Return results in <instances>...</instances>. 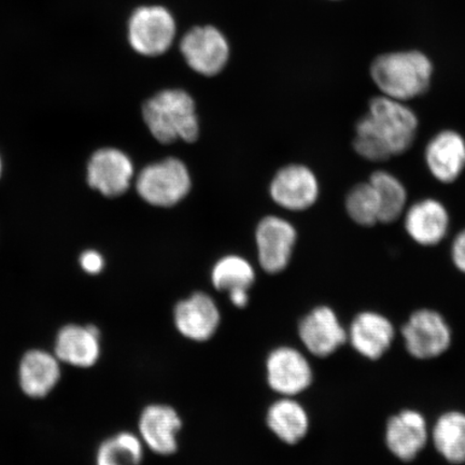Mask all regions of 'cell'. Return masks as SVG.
Segmentation results:
<instances>
[{"instance_id": "22", "label": "cell", "mask_w": 465, "mask_h": 465, "mask_svg": "<svg viewBox=\"0 0 465 465\" xmlns=\"http://www.w3.org/2000/svg\"><path fill=\"white\" fill-rule=\"evenodd\" d=\"M432 440L436 450L447 461L465 462V414L450 411L441 415L433 428Z\"/></svg>"}, {"instance_id": "21", "label": "cell", "mask_w": 465, "mask_h": 465, "mask_svg": "<svg viewBox=\"0 0 465 465\" xmlns=\"http://www.w3.org/2000/svg\"><path fill=\"white\" fill-rule=\"evenodd\" d=\"M266 424L277 439L288 445H295L310 431L311 420L299 401L282 397L267 410Z\"/></svg>"}, {"instance_id": "4", "label": "cell", "mask_w": 465, "mask_h": 465, "mask_svg": "<svg viewBox=\"0 0 465 465\" xmlns=\"http://www.w3.org/2000/svg\"><path fill=\"white\" fill-rule=\"evenodd\" d=\"M137 193L156 207H173L191 190V177L184 163L167 158L144 167L136 182Z\"/></svg>"}, {"instance_id": "6", "label": "cell", "mask_w": 465, "mask_h": 465, "mask_svg": "<svg viewBox=\"0 0 465 465\" xmlns=\"http://www.w3.org/2000/svg\"><path fill=\"white\" fill-rule=\"evenodd\" d=\"M176 34L173 15L159 5L138 8L129 23V40L139 54L156 56L170 49Z\"/></svg>"}, {"instance_id": "29", "label": "cell", "mask_w": 465, "mask_h": 465, "mask_svg": "<svg viewBox=\"0 0 465 465\" xmlns=\"http://www.w3.org/2000/svg\"><path fill=\"white\" fill-rule=\"evenodd\" d=\"M230 301L232 304L236 306L237 308H243L248 305L249 302V294L248 290L238 289L232 291L229 293Z\"/></svg>"}, {"instance_id": "11", "label": "cell", "mask_w": 465, "mask_h": 465, "mask_svg": "<svg viewBox=\"0 0 465 465\" xmlns=\"http://www.w3.org/2000/svg\"><path fill=\"white\" fill-rule=\"evenodd\" d=\"M182 429V417L170 405L145 406L139 417V438L156 455L172 456L178 450V434Z\"/></svg>"}, {"instance_id": "17", "label": "cell", "mask_w": 465, "mask_h": 465, "mask_svg": "<svg viewBox=\"0 0 465 465\" xmlns=\"http://www.w3.org/2000/svg\"><path fill=\"white\" fill-rule=\"evenodd\" d=\"M347 334L354 351L366 359L377 360L392 345L394 328L381 313L363 312L352 320Z\"/></svg>"}, {"instance_id": "26", "label": "cell", "mask_w": 465, "mask_h": 465, "mask_svg": "<svg viewBox=\"0 0 465 465\" xmlns=\"http://www.w3.org/2000/svg\"><path fill=\"white\" fill-rule=\"evenodd\" d=\"M346 209L354 223L362 226H373L381 223L380 201L371 183H359L346 199Z\"/></svg>"}, {"instance_id": "10", "label": "cell", "mask_w": 465, "mask_h": 465, "mask_svg": "<svg viewBox=\"0 0 465 465\" xmlns=\"http://www.w3.org/2000/svg\"><path fill=\"white\" fill-rule=\"evenodd\" d=\"M173 316L174 327L180 335L196 342L213 339L221 323L216 301L203 292H195L188 299L178 302Z\"/></svg>"}, {"instance_id": "15", "label": "cell", "mask_w": 465, "mask_h": 465, "mask_svg": "<svg viewBox=\"0 0 465 465\" xmlns=\"http://www.w3.org/2000/svg\"><path fill=\"white\" fill-rule=\"evenodd\" d=\"M101 333L95 325L68 324L56 335L54 354L60 362L86 369L101 357Z\"/></svg>"}, {"instance_id": "27", "label": "cell", "mask_w": 465, "mask_h": 465, "mask_svg": "<svg viewBox=\"0 0 465 465\" xmlns=\"http://www.w3.org/2000/svg\"><path fill=\"white\" fill-rule=\"evenodd\" d=\"M81 267L91 275H96L104 269V262L100 253L94 250H87L80 257Z\"/></svg>"}, {"instance_id": "14", "label": "cell", "mask_w": 465, "mask_h": 465, "mask_svg": "<svg viewBox=\"0 0 465 465\" xmlns=\"http://www.w3.org/2000/svg\"><path fill=\"white\" fill-rule=\"evenodd\" d=\"M271 196L279 206L301 212L310 208L319 196L318 180L310 168L289 165L276 173L271 183Z\"/></svg>"}, {"instance_id": "2", "label": "cell", "mask_w": 465, "mask_h": 465, "mask_svg": "<svg viewBox=\"0 0 465 465\" xmlns=\"http://www.w3.org/2000/svg\"><path fill=\"white\" fill-rule=\"evenodd\" d=\"M432 72L431 62L417 51L383 54L371 66V79L383 96L403 103L428 91Z\"/></svg>"}, {"instance_id": "18", "label": "cell", "mask_w": 465, "mask_h": 465, "mask_svg": "<svg viewBox=\"0 0 465 465\" xmlns=\"http://www.w3.org/2000/svg\"><path fill=\"white\" fill-rule=\"evenodd\" d=\"M429 439L427 421L420 412L405 410L389 420L386 443L389 450L402 461L420 455Z\"/></svg>"}, {"instance_id": "19", "label": "cell", "mask_w": 465, "mask_h": 465, "mask_svg": "<svg viewBox=\"0 0 465 465\" xmlns=\"http://www.w3.org/2000/svg\"><path fill=\"white\" fill-rule=\"evenodd\" d=\"M60 363L54 353L42 349H33L25 352L19 365L22 391L29 398H45L61 380Z\"/></svg>"}, {"instance_id": "23", "label": "cell", "mask_w": 465, "mask_h": 465, "mask_svg": "<svg viewBox=\"0 0 465 465\" xmlns=\"http://www.w3.org/2000/svg\"><path fill=\"white\" fill-rule=\"evenodd\" d=\"M370 183L373 185L381 207V223H392L402 213L407 202L404 184L386 171H377L371 174Z\"/></svg>"}, {"instance_id": "25", "label": "cell", "mask_w": 465, "mask_h": 465, "mask_svg": "<svg viewBox=\"0 0 465 465\" xmlns=\"http://www.w3.org/2000/svg\"><path fill=\"white\" fill-rule=\"evenodd\" d=\"M255 272L246 259L238 255H228L219 260L212 271V282L218 291H232L252 288Z\"/></svg>"}, {"instance_id": "12", "label": "cell", "mask_w": 465, "mask_h": 465, "mask_svg": "<svg viewBox=\"0 0 465 465\" xmlns=\"http://www.w3.org/2000/svg\"><path fill=\"white\" fill-rule=\"evenodd\" d=\"M255 240L262 269L270 274L286 270L296 242L292 224L275 216L266 217L258 225Z\"/></svg>"}, {"instance_id": "7", "label": "cell", "mask_w": 465, "mask_h": 465, "mask_svg": "<svg viewBox=\"0 0 465 465\" xmlns=\"http://www.w3.org/2000/svg\"><path fill=\"white\" fill-rule=\"evenodd\" d=\"M406 351L411 356L429 360L440 357L451 342L449 323L438 312L420 310L412 313L402 328Z\"/></svg>"}, {"instance_id": "20", "label": "cell", "mask_w": 465, "mask_h": 465, "mask_svg": "<svg viewBox=\"0 0 465 465\" xmlns=\"http://www.w3.org/2000/svg\"><path fill=\"white\" fill-rule=\"evenodd\" d=\"M450 228V214L438 200L417 202L406 213L405 230L411 240L424 247L438 245Z\"/></svg>"}, {"instance_id": "3", "label": "cell", "mask_w": 465, "mask_h": 465, "mask_svg": "<svg viewBox=\"0 0 465 465\" xmlns=\"http://www.w3.org/2000/svg\"><path fill=\"white\" fill-rule=\"evenodd\" d=\"M143 114L151 134L161 143H172L179 139L193 143L199 138L195 103L187 92L158 93L143 104Z\"/></svg>"}, {"instance_id": "1", "label": "cell", "mask_w": 465, "mask_h": 465, "mask_svg": "<svg viewBox=\"0 0 465 465\" xmlns=\"http://www.w3.org/2000/svg\"><path fill=\"white\" fill-rule=\"evenodd\" d=\"M418 125L416 114L403 102L383 95L375 97L368 114L356 125L353 148L365 160L387 161L411 147Z\"/></svg>"}, {"instance_id": "5", "label": "cell", "mask_w": 465, "mask_h": 465, "mask_svg": "<svg viewBox=\"0 0 465 465\" xmlns=\"http://www.w3.org/2000/svg\"><path fill=\"white\" fill-rule=\"evenodd\" d=\"M266 381L281 397L294 398L312 386L313 371L303 352L294 347L279 346L269 353Z\"/></svg>"}, {"instance_id": "13", "label": "cell", "mask_w": 465, "mask_h": 465, "mask_svg": "<svg viewBox=\"0 0 465 465\" xmlns=\"http://www.w3.org/2000/svg\"><path fill=\"white\" fill-rule=\"evenodd\" d=\"M133 174L129 156L114 148L98 150L87 166V182L91 188L108 197L124 194L130 188Z\"/></svg>"}, {"instance_id": "16", "label": "cell", "mask_w": 465, "mask_h": 465, "mask_svg": "<svg viewBox=\"0 0 465 465\" xmlns=\"http://www.w3.org/2000/svg\"><path fill=\"white\" fill-rule=\"evenodd\" d=\"M424 159L438 182L455 183L465 168L464 138L451 130L436 134L427 144Z\"/></svg>"}, {"instance_id": "9", "label": "cell", "mask_w": 465, "mask_h": 465, "mask_svg": "<svg viewBox=\"0 0 465 465\" xmlns=\"http://www.w3.org/2000/svg\"><path fill=\"white\" fill-rule=\"evenodd\" d=\"M298 332L306 351L318 358L331 356L348 341L347 330L328 306L313 308L302 318Z\"/></svg>"}, {"instance_id": "30", "label": "cell", "mask_w": 465, "mask_h": 465, "mask_svg": "<svg viewBox=\"0 0 465 465\" xmlns=\"http://www.w3.org/2000/svg\"><path fill=\"white\" fill-rule=\"evenodd\" d=\"M0 173H2V161H0Z\"/></svg>"}, {"instance_id": "8", "label": "cell", "mask_w": 465, "mask_h": 465, "mask_svg": "<svg viewBox=\"0 0 465 465\" xmlns=\"http://www.w3.org/2000/svg\"><path fill=\"white\" fill-rule=\"evenodd\" d=\"M180 49L188 65L203 75H214L223 71L230 55L228 42L213 26L191 29L183 38Z\"/></svg>"}, {"instance_id": "28", "label": "cell", "mask_w": 465, "mask_h": 465, "mask_svg": "<svg viewBox=\"0 0 465 465\" xmlns=\"http://www.w3.org/2000/svg\"><path fill=\"white\" fill-rule=\"evenodd\" d=\"M451 259L457 269L465 274V229L453 240Z\"/></svg>"}, {"instance_id": "24", "label": "cell", "mask_w": 465, "mask_h": 465, "mask_svg": "<svg viewBox=\"0 0 465 465\" xmlns=\"http://www.w3.org/2000/svg\"><path fill=\"white\" fill-rule=\"evenodd\" d=\"M143 440L131 432H120L103 441L96 453V465H141Z\"/></svg>"}]
</instances>
